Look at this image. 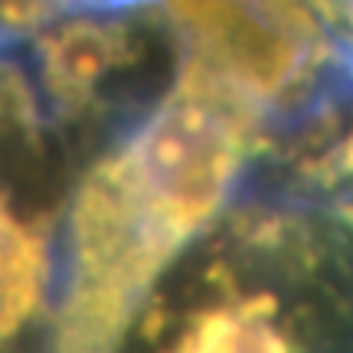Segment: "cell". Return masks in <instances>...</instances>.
<instances>
[{"label": "cell", "mask_w": 353, "mask_h": 353, "mask_svg": "<svg viewBox=\"0 0 353 353\" xmlns=\"http://www.w3.org/2000/svg\"><path fill=\"white\" fill-rule=\"evenodd\" d=\"M259 95L216 59H190L164 105L85 174L50 353H112L154 278L219 216L255 141Z\"/></svg>", "instance_id": "obj_1"}, {"label": "cell", "mask_w": 353, "mask_h": 353, "mask_svg": "<svg viewBox=\"0 0 353 353\" xmlns=\"http://www.w3.org/2000/svg\"><path fill=\"white\" fill-rule=\"evenodd\" d=\"M112 353H353V229L281 190L232 206L154 278Z\"/></svg>", "instance_id": "obj_2"}, {"label": "cell", "mask_w": 353, "mask_h": 353, "mask_svg": "<svg viewBox=\"0 0 353 353\" xmlns=\"http://www.w3.org/2000/svg\"><path fill=\"white\" fill-rule=\"evenodd\" d=\"M128 56L125 30L105 23H76L59 30L46 43V79L56 99L82 108L95 88L112 76Z\"/></svg>", "instance_id": "obj_3"}]
</instances>
